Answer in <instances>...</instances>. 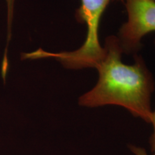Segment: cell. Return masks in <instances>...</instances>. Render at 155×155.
<instances>
[{
	"instance_id": "7a4b0ae2",
	"label": "cell",
	"mask_w": 155,
	"mask_h": 155,
	"mask_svg": "<svg viewBox=\"0 0 155 155\" xmlns=\"http://www.w3.org/2000/svg\"><path fill=\"white\" fill-rule=\"evenodd\" d=\"M81 5L75 12L78 22L84 23L87 34L83 44L73 51L51 53L38 49L22 54V60L53 58L68 69L79 70L87 68H96L105 54V49L100 45L98 29L103 13L111 0H81Z\"/></svg>"
},
{
	"instance_id": "277c9868",
	"label": "cell",
	"mask_w": 155,
	"mask_h": 155,
	"mask_svg": "<svg viewBox=\"0 0 155 155\" xmlns=\"http://www.w3.org/2000/svg\"><path fill=\"white\" fill-rule=\"evenodd\" d=\"M7 9V45H9L11 38L12 25L13 13H14L15 0H6Z\"/></svg>"
},
{
	"instance_id": "52a82bcc",
	"label": "cell",
	"mask_w": 155,
	"mask_h": 155,
	"mask_svg": "<svg viewBox=\"0 0 155 155\" xmlns=\"http://www.w3.org/2000/svg\"><path fill=\"white\" fill-rule=\"evenodd\" d=\"M154 1H155V0H154Z\"/></svg>"
},
{
	"instance_id": "5b68a950",
	"label": "cell",
	"mask_w": 155,
	"mask_h": 155,
	"mask_svg": "<svg viewBox=\"0 0 155 155\" xmlns=\"http://www.w3.org/2000/svg\"><path fill=\"white\" fill-rule=\"evenodd\" d=\"M150 124L153 125V133L150 139V145L152 155H155V111H152Z\"/></svg>"
},
{
	"instance_id": "6da1fadb",
	"label": "cell",
	"mask_w": 155,
	"mask_h": 155,
	"mask_svg": "<svg viewBox=\"0 0 155 155\" xmlns=\"http://www.w3.org/2000/svg\"><path fill=\"white\" fill-rule=\"evenodd\" d=\"M104 48L105 54L96 68L98 81L91 90L80 96L78 104L87 108L119 106L150 124L154 80L143 58L136 54L134 64L124 63L123 52L116 36L108 37Z\"/></svg>"
},
{
	"instance_id": "8992f818",
	"label": "cell",
	"mask_w": 155,
	"mask_h": 155,
	"mask_svg": "<svg viewBox=\"0 0 155 155\" xmlns=\"http://www.w3.org/2000/svg\"><path fill=\"white\" fill-rule=\"evenodd\" d=\"M129 148L134 155H148L147 151L141 147L134 146V145H129Z\"/></svg>"
},
{
	"instance_id": "3957f363",
	"label": "cell",
	"mask_w": 155,
	"mask_h": 155,
	"mask_svg": "<svg viewBox=\"0 0 155 155\" xmlns=\"http://www.w3.org/2000/svg\"><path fill=\"white\" fill-rule=\"evenodd\" d=\"M128 19L120 28L119 39L122 52L137 54L141 48V40L155 32V1L125 0Z\"/></svg>"
}]
</instances>
